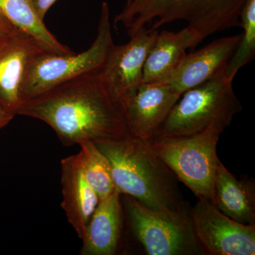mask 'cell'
<instances>
[{
	"label": "cell",
	"mask_w": 255,
	"mask_h": 255,
	"mask_svg": "<svg viewBox=\"0 0 255 255\" xmlns=\"http://www.w3.org/2000/svg\"><path fill=\"white\" fill-rule=\"evenodd\" d=\"M240 22L243 32L225 71L226 78L232 82L240 69L255 58V0H247L241 10Z\"/></svg>",
	"instance_id": "obj_19"
},
{
	"label": "cell",
	"mask_w": 255,
	"mask_h": 255,
	"mask_svg": "<svg viewBox=\"0 0 255 255\" xmlns=\"http://www.w3.org/2000/svg\"><path fill=\"white\" fill-rule=\"evenodd\" d=\"M6 36H0V43H1V41H2L3 39L5 38Z\"/></svg>",
	"instance_id": "obj_23"
},
{
	"label": "cell",
	"mask_w": 255,
	"mask_h": 255,
	"mask_svg": "<svg viewBox=\"0 0 255 255\" xmlns=\"http://www.w3.org/2000/svg\"><path fill=\"white\" fill-rule=\"evenodd\" d=\"M79 145L84 175L102 200L117 189L110 161L94 142H85Z\"/></svg>",
	"instance_id": "obj_18"
},
{
	"label": "cell",
	"mask_w": 255,
	"mask_h": 255,
	"mask_svg": "<svg viewBox=\"0 0 255 255\" xmlns=\"http://www.w3.org/2000/svg\"><path fill=\"white\" fill-rule=\"evenodd\" d=\"M122 194L116 189L100 201L81 238V255H114L118 251L124 208Z\"/></svg>",
	"instance_id": "obj_15"
},
{
	"label": "cell",
	"mask_w": 255,
	"mask_h": 255,
	"mask_svg": "<svg viewBox=\"0 0 255 255\" xmlns=\"http://www.w3.org/2000/svg\"><path fill=\"white\" fill-rule=\"evenodd\" d=\"M241 38V34L223 37L187 53L180 68L167 82L182 95L214 78L227 68Z\"/></svg>",
	"instance_id": "obj_12"
},
{
	"label": "cell",
	"mask_w": 255,
	"mask_h": 255,
	"mask_svg": "<svg viewBox=\"0 0 255 255\" xmlns=\"http://www.w3.org/2000/svg\"><path fill=\"white\" fill-rule=\"evenodd\" d=\"M191 218L204 255H255V224L230 219L204 198L191 207Z\"/></svg>",
	"instance_id": "obj_8"
},
{
	"label": "cell",
	"mask_w": 255,
	"mask_h": 255,
	"mask_svg": "<svg viewBox=\"0 0 255 255\" xmlns=\"http://www.w3.org/2000/svg\"><path fill=\"white\" fill-rule=\"evenodd\" d=\"M16 28L0 13V36H6L16 31Z\"/></svg>",
	"instance_id": "obj_21"
},
{
	"label": "cell",
	"mask_w": 255,
	"mask_h": 255,
	"mask_svg": "<svg viewBox=\"0 0 255 255\" xmlns=\"http://www.w3.org/2000/svg\"><path fill=\"white\" fill-rule=\"evenodd\" d=\"M203 40L187 26L177 32H158L144 65L142 82H168L182 65L187 50Z\"/></svg>",
	"instance_id": "obj_14"
},
{
	"label": "cell",
	"mask_w": 255,
	"mask_h": 255,
	"mask_svg": "<svg viewBox=\"0 0 255 255\" xmlns=\"http://www.w3.org/2000/svg\"><path fill=\"white\" fill-rule=\"evenodd\" d=\"M62 209L81 239L100 199L88 184L79 152L61 161Z\"/></svg>",
	"instance_id": "obj_13"
},
{
	"label": "cell",
	"mask_w": 255,
	"mask_h": 255,
	"mask_svg": "<svg viewBox=\"0 0 255 255\" xmlns=\"http://www.w3.org/2000/svg\"><path fill=\"white\" fill-rule=\"evenodd\" d=\"M214 191V204L223 214L243 224H255V182L253 178L238 179L220 161Z\"/></svg>",
	"instance_id": "obj_16"
},
{
	"label": "cell",
	"mask_w": 255,
	"mask_h": 255,
	"mask_svg": "<svg viewBox=\"0 0 255 255\" xmlns=\"http://www.w3.org/2000/svg\"><path fill=\"white\" fill-rule=\"evenodd\" d=\"M95 144L110 161L114 185L122 195L131 196L154 211H190L177 178L148 142L129 135Z\"/></svg>",
	"instance_id": "obj_2"
},
{
	"label": "cell",
	"mask_w": 255,
	"mask_h": 255,
	"mask_svg": "<svg viewBox=\"0 0 255 255\" xmlns=\"http://www.w3.org/2000/svg\"><path fill=\"white\" fill-rule=\"evenodd\" d=\"M124 213L134 236L148 255H204L189 212L154 211L130 196L123 195Z\"/></svg>",
	"instance_id": "obj_7"
},
{
	"label": "cell",
	"mask_w": 255,
	"mask_h": 255,
	"mask_svg": "<svg viewBox=\"0 0 255 255\" xmlns=\"http://www.w3.org/2000/svg\"><path fill=\"white\" fill-rule=\"evenodd\" d=\"M181 96L168 82H142L123 96L119 100L132 136L152 139Z\"/></svg>",
	"instance_id": "obj_9"
},
{
	"label": "cell",
	"mask_w": 255,
	"mask_h": 255,
	"mask_svg": "<svg viewBox=\"0 0 255 255\" xmlns=\"http://www.w3.org/2000/svg\"><path fill=\"white\" fill-rule=\"evenodd\" d=\"M43 50L31 36L16 30L0 43V106L14 116L22 107L30 64Z\"/></svg>",
	"instance_id": "obj_11"
},
{
	"label": "cell",
	"mask_w": 255,
	"mask_h": 255,
	"mask_svg": "<svg viewBox=\"0 0 255 255\" xmlns=\"http://www.w3.org/2000/svg\"><path fill=\"white\" fill-rule=\"evenodd\" d=\"M56 1L57 0H33V2L40 17L44 19L48 10Z\"/></svg>",
	"instance_id": "obj_20"
},
{
	"label": "cell",
	"mask_w": 255,
	"mask_h": 255,
	"mask_svg": "<svg viewBox=\"0 0 255 255\" xmlns=\"http://www.w3.org/2000/svg\"><path fill=\"white\" fill-rule=\"evenodd\" d=\"M114 45L110 6L104 1L97 37L88 49L66 54L42 50L35 55L23 86L24 102L72 79L101 71Z\"/></svg>",
	"instance_id": "obj_6"
},
{
	"label": "cell",
	"mask_w": 255,
	"mask_h": 255,
	"mask_svg": "<svg viewBox=\"0 0 255 255\" xmlns=\"http://www.w3.org/2000/svg\"><path fill=\"white\" fill-rule=\"evenodd\" d=\"M158 31L142 28L127 44L114 45L100 74L111 93L117 100L142 82L144 65Z\"/></svg>",
	"instance_id": "obj_10"
},
{
	"label": "cell",
	"mask_w": 255,
	"mask_h": 255,
	"mask_svg": "<svg viewBox=\"0 0 255 255\" xmlns=\"http://www.w3.org/2000/svg\"><path fill=\"white\" fill-rule=\"evenodd\" d=\"M14 117L0 106V129L6 127Z\"/></svg>",
	"instance_id": "obj_22"
},
{
	"label": "cell",
	"mask_w": 255,
	"mask_h": 255,
	"mask_svg": "<svg viewBox=\"0 0 255 255\" xmlns=\"http://www.w3.org/2000/svg\"><path fill=\"white\" fill-rule=\"evenodd\" d=\"M17 115L48 124L65 146L132 135L120 100L111 93L100 71L72 79L26 100Z\"/></svg>",
	"instance_id": "obj_1"
},
{
	"label": "cell",
	"mask_w": 255,
	"mask_h": 255,
	"mask_svg": "<svg viewBox=\"0 0 255 255\" xmlns=\"http://www.w3.org/2000/svg\"><path fill=\"white\" fill-rule=\"evenodd\" d=\"M247 0H127L114 18L130 37L142 28L157 30L166 23L184 21L203 39L241 26L240 15Z\"/></svg>",
	"instance_id": "obj_3"
},
{
	"label": "cell",
	"mask_w": 255,
	"mask_h": 255,
	"mask_svg": "<svg viewBox=\"0 0 255 255\" xmlns=\"http://www.w3.org/2000/svg\"><path fill=\"white\" fill-rule=\"evenodd\" d=\"M226 128L211 125L187 136L153 137L152 150L197 198L215 202L214 187L220 159L219 137Z\"/></svg>",
	"instance_id": "obj_5"
},
{
	"label": "cell",
	"mask_w": 255,
	"mask_h": 255,
	"mask_svg": "<svg viewBox=\"0 0 255 255\" xmlns=\"http://www.w3.org/2000/svg\"><path fill=\"white\" fill-rule=\"evenodd\" d=\"M0 13L16 29L33 38L46 51L66 54L73 52L64 46L46 27L33 0H0Z\"/></svg>",
	"instance_id": "obj_17"
},
{
	"label": "cell",
	"mask_w": 255,
	"mask_h": 255,
	"mask_svg": "<svg viewBox=\"0 0 255 255\" xmlns=\"http://www.w3.org/2000/svg\"><path fill=\"white\" fill-rule=\"evenodd\" d=\"M225 71L183 93L153 137L187 136L211 125L229 127L242 106Z\"/></svg>",
	"instance_id": "obj_4"
}]
</instances>
